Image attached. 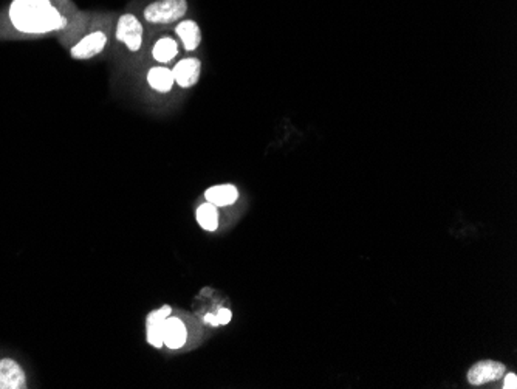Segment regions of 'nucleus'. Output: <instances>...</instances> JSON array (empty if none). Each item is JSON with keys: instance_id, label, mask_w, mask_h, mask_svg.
I'll return each mask as SVG.
<instances>
[{"instance_id": "1", "label": "nucleus", "mask_w": 517, "mask_h": 389, "mask_svg": "<svg viewBox=\"0 0 517 389\" xmlns=\"http://www.w3.org/2000/svg\"><path fill=\"white\" fill-rule=\"evenodd\" d=\"M10 19L19 31L31 34L48 33L65 27V17L50 3V0H14Z\"/></svg>"}, {"instance_id": "10", "label": "nucleus", "mask_w": 517, "mask_h": 389, "mask_svg": "<svg viewBox=\"0 0 517 389\" xmlns=\"http://www.w3.org/2000/svg\"><path fill=\"white\" fill-rule=\"evenodd\" d=\"M175 33L179 34V37L183 42V46L187 50V52H194L195 48L200 46L201 42V31L200 27L194 21H185L180 22L176 25Z\"/></svg>"}, {"instance_id": "4", "label": "nucleus", "mask_w": 517, "mask_h": 389, "mask_svg": "<svg viewBox=\"0 0 517 389\" xmlns=\"http://www.w3.org/2000/svg\"><path fill=\"white\" fill-rule=\"evenodd\" d=\"M507 372L505 365L499 361L485 360L478 361L468 371V381L472 386H482L502 379Z\"/></svg>"}, {"instance_id": "11", "label": "nucleus", "mask_w": 517, "mask_h": 389, "mask_svg": "<svg viewBox=\"0 0 517 389\" xmlns=\"http://www.w3.org/2000/svg\"><path fill=\"white\" fill-rule=\"evenodd\" d=\"M148 83L154 90L166 93L172 89L175 79H174L172 70H169V68L154 67V68H150L148 73Z\"/></svg>"}, {"instance_id": "5", "label": "nucleus", "mask_w": 517, "mask_h": 389, "mask_svg": "<svg viewBox=\"0 0 517 389\" xmlns=\"http://www.w3.org/2000/svg\"><path fill=\"white\" fill-rule=\"evenodd\" d=\"M161 332H163V343L169 349H180L186 344L187 340V330L186 326L183 324L180 318L176 317H168L165 321L161 323Z\"/></svg>"}, {"instance_id": "16", "label": "nucleus", "mask_w": 517, "mask_h": 389, "mask_svg": "<svg viewBox=\"0 0 517 389\" xmlns=\"http://www.w3.org/2000/svg\"><path fill=\"white\" fill-rule=\"evenodd\" d=\"M231 318H232L231 310H228V309H220V310L217 312V315H216L217 326H225V324H228V323L231 321Z\"/></svg>"}, {"instance_id": "7", "label": "nucleus", "mask_w": 517, "mask_h": 389, "mask_svg": "<svg viewBox=\"0 0 517 389\" xmlns=\"http://www.w3.org/2000/svg\"><path fill=\"white\" fill-rule=\"evenodd\" d=\"M27 385V377L17 361L11 359L0 360V389H22Z\"/></svg>"}, {"instance_id": "12", "label": "nucleus", "mask_w": 517, "mask_h": 389, "mask_svg": "<svg viewBox=\"0 0 517 389\" xmlns=\"http://www.w3.org/2000/svg\"><path fill=\"white\" fill-rule=\"evenodd\" d=\"M176 53H179V46L176 42L171 37H161V39L155 43L152 54L154 59L161 62V64H166V62H171Z\"/></svg>"}, {"instance_id": "6", "label": "nucleus", "mask_w": 517, "mask_h": 389, "mask_svg": "<svg viewBox=\"0 0 517 389\" xmlns=\"http://www.w3.org/2000/svg\"><path fill=\"white\" fill-rule=\"evenodd\" d=\"M200 72H201V62L195 58H187L180 61L179 64L174 67L172 74L175 83L179 84L183 89H189L199 83L200 79Z\"/></svg>"}, {"instance_id": "15", "label": "nucleus", "mask_w": 517, "mask_h": 389, "mask_svg": "<svg viewBox=\"0 0 517 389\" xmlns=\"http://www.w3.org/2000/svg\"><path fill=\"white\" fill-rule=\"evenodd\" d=\"M172 307L171 306H163L160 309L154 310L150 315H148V324H155V323H163L168 317H171Z\"/></svg>"}, {"instance_id": "8", "label": "nucleus", "mask_w": 517, "mask_h": 389, "mask_svg": "<svg viewBox=\"0 0 517 389\" xmlns=\"http://www.w3.org/2000/svg\"><path fill=\"white\" fill-rule=\"evenodd\" d=\"M107 37L101 31L85 36L83 41H79L77 46L72 48V58L74 59H90L93 56L99 54L105 47Z\"/></svg>"}, {"instance_id": "13", "label": "nucleus", "mask_w": 517, "mask_h": 389, "mask_svg": "<svg viewBox=\"0 0 517 389\" xmlns=\"http://www.w3.org/2000/svg\"><path fill=\"white\" fill-rule=\"evenodd\" d=\"M197 222L206 231H216L219 228L217 206H214L210 202L200 205L197 210Z\"/></svg>"}, {"instance_id": "14", "label": "nucleus", "mask_w": 517, "mask_h": 389, "mask_svg": "<svg viewBox=\"0 0 517 389\" xmlns=\"http://www.w3.org/2000/svg\"><path fill=\"white\" fill-rule=\"evenodd\" d=\"M146 335H148V341L152 344L154 348L161 349L165 346L163 343V332H161V323H155V324H148L146 328Z\"/></svg>"}, {"instance_id": "17", "label": "nucleus", "mask_w": 517, "mask_h": 389, "mask_svg": "<svg viewBox=\"0 0 517 389\" xmlns=\"http://www.w3.org/2000/svg\"><path fill=\"white\" fill-rule=\"evenodd\" d=\"M503 388L505 389H516L517 388V377L514 372H505V381H503Z\"/></svg>"}, {"instance_id": "9", "label": "nucleus", "mask_w": 517, "mask_h": 389, "mask_svg": "<svg viewBox=\"0 0 517 389\" xmlns=\"http://www.w3.org/2000/svg\"><path fill=\"white\" fill-rule=\"evenodd\" d=\"M206 202L212 203L214 206H230L234 205L239 199V191L234 185H217L212 188H207L205 191Z\"/></svg>"}, {"instance_id": "2", "label": "nucleus", "mask_w": 517, "mask_h": 389, "mask_svg": "<svg viewBox=\"0 0 517 389\" xmlns=\"http://www.w3.org/2000/svg\"><path fill=\"white\" fill-rule=\"evenodd\" d=\"M186 0H156L144 10V19L150 23H171L186 14Z\"/></svg>"}, {"instance_id": "3", "label": "nucleus", "mask_w": 517, "mask_h": 389, "mask_svg": "<svg viewBox=\"0 0 517 389\" xmlns=\"http://www.w3.org/2000/svg\"><path fill=\"white\" fill-rule=\"evenodd\" d=\"M116 39L125 43L130 52H138L143 42V27L134 14H123L118 21Z\"/></svg>"}]
</instances>
